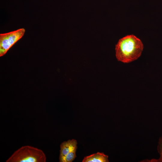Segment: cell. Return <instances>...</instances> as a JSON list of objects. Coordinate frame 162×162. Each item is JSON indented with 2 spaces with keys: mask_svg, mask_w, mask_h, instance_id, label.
Instances as JSON below:
<instances>
[{
  "mask_svg": "<svg viewBox=\"0 0 162 162\" xmlns=\"http://www.w3.org/2000/svg\"><path fill=\"white\" fill-rule=\"evenodd\" d=\"M143 48L140 39L133 34L128 35L119 39L116 45V56L118 61L130 62L140 56Z\"/></svg>",
  "mask_w": 162,
  "mask_h": 162,
  "instance_id": "1",
  "label": "cell"
},
{
  "mask_svg": "<svg viewBox=\"0 0 162 162\" xmlns=\"http://www.w3.org/2000/svg\"><path fill=\"white\" fill-rule=\"evenodd\" d=\"M46 157L41 149L30 146H22L6 160V162H45Z\"/></svg>",
  "mask_w": 162,
  "mask_h": 162,
  "instance_id": "2",
  "label": "cell"
},
{
  "mask_svg": "<svg viewBox=\"0 0 162 162\" xmlns=\"http://www.w3.org/2000/svg\"><path fill=\"white\" fill-rule=\"evenodd\" d=\"M25 32L21 28L9 32L0 34V56L4 55L17 41L23 36Z\"/></svg>",
  "mask_w": 162,
  "mask_h": 162,
  "instance_id": "3",
  "label": "cell"
},
{
  "mask_svg": "<svg viewBox=\"0 0 162 162\" xmlns=\"http://www.w3.org/2000/svg\"><path fill=\"white\" fill-rule=\"evenodd\" d=\"M77 144L76 140L74 139L63 142L61 144L59 158L60 162H63L66 156L75 146L77 145Z\"/></svg>",
  "mask_w": 162,
  "mask_h": 162,
  "instance_id": "4",
  "label": "cell"
},
{
  "mask_svg": "<svg viewBox=\"0 0 162 162\" xmlns=\"http://www.w3.org/2000/svg\"><path fill=\"white\" fill-rule=\"evenodd\" d=\"M108 156L103 153L98 152L96 153L85 157L82 162H108Z\"/></svg>",
  "mask_w": 162,
  "mask_h": 162,
  "instance_id": "5",
  "label": "cell"
},
{
  "mask_svg": "<svg viewBox=\"0 0 162 162\" xmlns=\"http://www.w3.org/2000/svg\"><path fill=\"white\" fill-rule=\"evenodd\" d=\"M77 148V145L75 146L66 156L63 162H71L76 157V151Z\"/></svg>",
  "mask_w": 162,
  "mask_h": 162,
  "instance_id": "6",
  "label": "cell"
},
{
  "mask_svg": "<svg viewBox=\"0 0 162 162\" xmlns=\"http://www.w3.org/2000/svg\"><path fill=\"white\" fill-rule=\"evenodd\" d=\"M158 151L160 155L158 159H153L151 162H162V135L159 139L158 146Z\"/></svg>",
  "mask_w": 162,
  "mask_h": 162,
  "instance_id": "7",
  "label": "cell"
}]
</instances>
